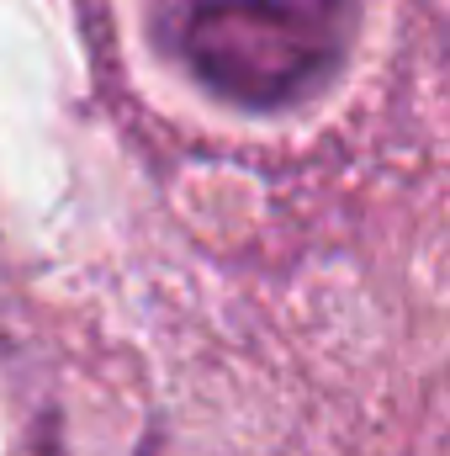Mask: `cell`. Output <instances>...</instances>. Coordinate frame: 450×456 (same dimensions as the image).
Here are the masks:
<instances>
[{
    "label": "cell",
    "mask_w": 450,
    "mask_h": 456,
    "mask_svg": "<svg viewBox=\"0 0 450 456\" xmlns=\"http://www.w3.org/2000/svg\"><path fill=\"white\" fill-rule=\"evenodd\" d=\"M159 27L181 69L213 96L276 112L339 69L355 0H159Z\"/></svg>",
    "instance_id": "1"
}]
</instances>
